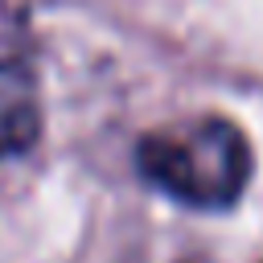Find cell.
Returning <instances> with one entry per match:
<instances>
[{
  "instance_id": "cell-1",
  "label": "cell",
  "mask_w": 263,
  "mask_h": 263,
  "mask_svg": "<svg viewBox=\"0 0 263 263\" xmlns=\"http://www.w3.org/2000/svg\"><path fill=\"white\" fill-rule=\"evenodd\" d=\"M140 177L193 210H226L251 181V144L226 115L148 132L136 148Z\"/></svg>"
},
{
  "instance_id": "cell-2",
  "label": "cell",
  "mask_w": 263,
  "mask_h": 263,
  "mask_svg": "<svg viewBox=\"0 0 263 263\" xmlns=\"http://www.w3.org/2000/svg\"><path fill=\"white\" fill-rule=\"evenodd\" d=\"M37 136H41L37 78L29 66L0 58V160L29 152Z\"/></svg>"
}]
</instances>
